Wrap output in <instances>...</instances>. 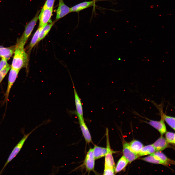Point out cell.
<instances>
[{"label": "cell", "instance_id": "8fae6325", "mask_svg": "<svg viewBox=\"0 0 175 175\" xmlns=\"http://www.w3.org/2000/svg\"><path fill=\"white\" fill-rule=\"evenodd\" d=\"M82 133L86 142H92L91 136L89 130L84 122L83 116H77Z\"/></svg>", "mask_w": 175, "mask_h": 175}, {"label": "cell", "instance_id": "44dd1931", "mask_svg": "<svg viewBox=\"0 0 175 175\" xmlns=\"http://www.w3.org/2000/svg\"><path fill=\"white\" fill-rule=\"evenodd\" d=\"M155 149L153 144L143 147L140 150L138 155L139 156H143L152 154L155 152Z\"/></svg>", "mask_w": 175, "mask_h": 175}, {"label": "cell", "instance_id": "6da1fadb", "mask_svg": "<svg viewBox=\"0 0 175 175\" xmlns=\"http://www.w3.org/2000/svg\"><path fill=\"white\" fill-rule=\"evenodd\" d=\"M11 67L20 70L22 68H27L28 64V55L24 46L17 44Z\"/></svg>", "mask_w": 175, "mask_h": 175}, {"label": "cell", "instance_id": "ffe728a7", "mask_svg": "<svg viewBox=\"0 0 175 175\" xmlns=\"http://www.w3.org/2000/svg\"><path fill=\"white\" fill-rule=\"evenodd\" d=\"M128 162V160L123 156H122L118 161L115 168V173H117L122 171L126 167Z\"/></svg>", "mask_w": 175, "mask_h": 175}, {"label": "cell", "instance_id": "f1b7e54d", "mask_svg": "<svg viewBox=\"0 0 175 175\" xmlns=\"http://www.w3.org/2000/svg\"><path fill=\"white\" fill-rule=\"evenodd\" d=\"M55 0H46L43 7L46 8L53 9Z\"/></svg>", "mask_w": 175, "mask_h": 175}, {"label": "cell", "instance_id": "d4e9b609", "mask_svg": "<svg viewBox=\"0 0 175 175\" xmlns=\"http://www.w3.org/2000/svg\"><path fill=\"white\" fill-rule=\"evenodd\" d=\"M166 139L168 143L175 144V133H174L167 132L165 134Z\"/></svg>", "mask_w": 175, "mask_h": 175}, {"label": "cell", "instance_id": "e0dca14e", "mask_svg": "<svg viewBox=\"0 0 175 175\" xmlns=\"http://www.w3.org/2000/svg\"><path fill=\"white\" fill-rule=\"evenodd\" d=\"M106 148L94 146L93 149V153L95 159H97L105 156L107 152Z\"/></svg>", "mask_w": 175, "mask_h": 175}, {"label": "cell", "instance_id": "277c9868", "mask_svg": "<svg viewBox=\"0 0 175 175\" xmlns=\"http://www.w3.org/2000/svg\"><path fill=\"white\" fill-rule=\"evenodd\" d=\"M20 70L11 67L9 74L7 89L5 94L3 104L6 103V105L8 101L9 96L11 89L17 77Z\"/></svg>", "mask_w": 175, "mask_h": 175}, {"label": "cell", "instance_id": "484cf974", "mask_svg": "<svg viewBox=\"0 0 175 175\" xmlns=\"http://www.w3.org/2000/svg\"><path fill=\"white\" fill-rule=\"evenodd\" d=\"M11 67V66L8 67L0 71V84L7 74Z\"/></svg>", "mask_w": 175, "mask_h": 175}, {"label": "cell", "instance_id": "7c38bea8", "mask_svg": "<svg viewBox=\"0 0 175 175\" xmlns=\"http://www.w3.org/2000/svg\"><path fill=\"white\" fill-rule=\"evenodd\" d=\"M164 120L161 118L160 120L157 121L150 120L148 123L158 130L162 135L166 131V127Z\"/></svg>", "mask_w": 175, "mask_h": 175}, {"label": "cell", "instance_id": "d6986e66", "mask_svg": "<svg viewBox=\"0 0 175 175\" xmlns=\"http://www.w3.org/2000/svg\"><path fill=\"white\" fill-rule=\"evenodd\" d=\"M150 155L153 156L158 158L159 160L163 162L166 165L169 164L174 163V161L169 159L166 156L160 151H156L150 154Z\"/></svg>", "mask_w": 175, "mask_h": 175}, {"label": "cell", "instance_id": "603a6c76", "mask_svg": "<svg viewBox=\"0 0 175 175\" xmlns=\"http://www.w3.org/2000/svg\"><path fill=\"white\" fill-rule=\"evenodd\" d=\"M129 144L132 150L138 154L143 146L141 142L136 140H132Z\"/></svg>", "mask_w": 175, "mask_h": 175}, {"label": "cell", "instance_id": "30bf717a", "mask_svg": "<svg viewBox=\"0 0 175 175\" xmlns=\"http://www.w3.org/2000/svg\"><path fill=\"white\" fill-rule=\"evenodd\" d=\"M72 82L74 90V100L76 108V111L74 113L77 116H83L82 105L80 99L77 93L72 79Z\"/></svg>", "mask_w": 175, "mask_h": 175}, {"label": "cell", "instance_id": "ac0fdd59", "mask_svg": "<svg viewBox=\"0 0 175 175\" xmlns=\"http://www.w3.org/2000/svg\"><path fill=\"white\" fill-rule=\"evenodd\" d=\"M45 25L42 27H38L34 34L30 43L28 46L27 49L28 51H29L31 50L35 45L38 43V41L40 33Z\"/></svg>", "mask_w": 175, "mask_h": 175}, {"label": "cell", "instance_id": "9a60e30c", "mask_svg": "<svg viewBox=\"0 0 175 175\" xmlns=\"http://www.w3.org/2000/svg\"><path fill=\"white\" fill-rule=\"evenodd\" d=\"M168 143L166 139L162 136L152 144L156 151H159L166 148L168 146Z\"/></svg>", "mask_w": 175, "mask_h": 175}, {"label": "cell", "instance_id": "5b68a950", "mask_svg": "<svg viewBox=\"0 0 175 175\" xmlns=\"http://www.w3.org/2000/svg\"><path fill=\"white\" fill-rule=\"evenodd\" d=\"M108 130L106 129L107 152L105 156V166L115 169V163L112 155V152L110 148L108 135Z\"/></svg>", "mask_w": 175, "mask_h": 175}, {"label": "cell", "instance_id": "3957f363", "mask_svg": "<svg viewBox=\"0 0 175 175\" xmlns=\"http://www.w3.org/2000/svg\"><path fill=\"white\" fill-rule=\"evenodd\" d=\"M36 128L34 129L29 133L24 134L22 139L14 147L9 155L3 168L0 172V174H2L5 168L8 164L16 157L21 150L25 142L28 137L31 133L35 130Z\"/></svg>", "mask_w": 175, "mask_h": 175}, {"label": "cell", "instance_id": "4316f807", "mask_svg": "<svg viewBox=\"0 0 175 175\" xmlns=\"http://www.w3.org/2000/svg\"><path fill=\"white\" fill-rule=\"evenodd\" d=\"M0 61V71L10 66L7 62V60L4 58H1Z\"/></svg>", "mask_w": 175, "mask_h": 175}, {"label": "cell", "instance_id": "83f0119b", "mask_svg": "<svg viewBox=\"0 0 175 175\" xmlns=\"http://www.w3.org/2000/svg\"><path fill=\"white\" fill-rule=\"evenodd\" d=\"M114 168L105 166L104 172V175H114Z\"/></svg>", "mask_w": 175, "mask_h": 175}, {"label": "cell", "instance_id": "4fadbf2b", "mask_svg": "<svg viewBox=\"0 0 175 175\" xmlns=\"http://www.w3.org/2000/svg\"><path fill=\"white\" fill-rule=\"evenodd\" d=\"M16 45L8 47H0V57L8 60L14 54Z\"/></svg>", "mask_w": 175, "mask_h": 175}, {"label": "cell", "instance_id": "52a82bcc", "mask_svg": "<svg viewBox=\"0 0 175 175\" xmlns=\"http://www.w3.org/2000/svg\"><path fill=\"white\" fill-rule=\"evenodd\" d=\"M122 152L123 156L130 163L135 160L139 156L133 152L130 148L129 143L125 140L123 141Z\"/></svg>", "mask_w": 175, "mask_h": 175}, {"label": "cell", "instance_id": "9c48e42d", "mask_svg": "<svg viewBox=\"0 0 175 175\" xmlns=\"http://www.w3.org/2000/svg\"><path fill=\"white\" fill-rule=\"evenodd\" d=\"M95 159L93 149L91 148L88 152L84 162V165L88 171H91L94 170Z\"/></svg>", "mask_w": 175, "mask_h": 175}, {"label": "cell", "instance_id": "7402d4cb", "mask_svg": "<svg viewBox=\"0 0 175 175\" xmlns=\"http://www.w3.org/2000/svg\"><path fill=\"white\" fill-rule=\"evenodd\" d=\"M56 21L55 20L49 24H46L44 26L40 33L38 43L43 39L47 35Z\"/></svg>", "mask_w": 175, "mask_h": 175}, {"label": "cell", "instance_id": "5bb4252c", "mask_svg": "<svg viewBox=\"0 0 175 175\" xmlns=\"http://www.w3.org/2000/svg\"><path fill=\"white\" fill-rule=\"evenodd\" d=\"M156 106L159 111L161 118L165 121L170 126L175 130V117L167 115L164 113L161 106L159 105V106L158 105H156Z\"/></svg>", "mask_w": 175, "mask_h": 175}, {"label": "cell", "instance_id": "8992f818", "mask_svg": "<svg viewBox=\"0 0 175 175\" xmlns=\"http://www.w3.org/2000/svg\"><path fill=\"white\" fill-rule=\"evenodd\" d=\"M53 9L43 7L38 16L39 24L38 27L42 26L49 22L52 15Z\"/></svg>", "mask_w": 175, "mask_h": 175}, {"label": "cell", "instance_id": "7a4b0ae2", "mask_svg": "<svg viewBox=\"0 0 175 175\" xmlns=\"http://www.w3.org/2000/svg\"><path fill=\"white\" fill-rule=\"evenodd\" d=\"M39 12H37L34 17L26 25L24 31L17 44L24 46L38 19Z\"/></svg>", "mask_w": 175, "mask_h": 175}, {"label": "cell", "instance_id": "cb8c5ba5", "mask_svg": "<svg viewBox=\"0 0 175 175\" xmlns=\"http://www.w3.org/2000/svg\"><path fill=\"white\" fill-rule=\"evenodd\" d=\"M141 159L142 160L149 163L165 165L163 162L153 156L150 155L149 156L141 158Z\"/></svg>", "mask_w": 175, "mask_h": 175}, {"label": "cell", "instance_id": "ba28073f", "mask_svg": "<svg viewBox=\"0 0 175 175\" xmlns=\"http://www.w3.org/2000/svg\"><path fill=\"white\" fill-rule=\"evenodd\" d=\"M70 12V8L65 4L63 0H59L58 7L56 10L55 21H57Z\"/></svg>", "mask_w": 175, "mask_h": 175}, {"label": "cell", "instance_id": "2e32d148", "mask_svg": "<svg viewBox=\"0 0 175 175\" xmlns=\"http://www.w3.org/2000/svg\"><path fill=\"white\" fill-rule=\"evenodd\" d=\"M93 1H85L78 4L70 8V12H78L92 5Z\"/></svg>", "mask_w": 175, "mask_h": 175}]
</instances>
